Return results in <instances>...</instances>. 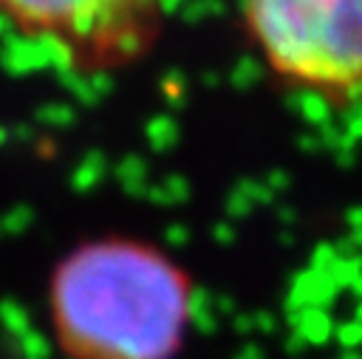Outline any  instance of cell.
Returning <instances> with one entry per match:
<instances>
[{"mask_svg": "<svg viewBox=\"0 0 362 359\" xmlns=\"http://www.w3.org/2000/svg\"><path fill=\"white\" fill-rule=\"evenodd\" d=\"M266 73L331 110L362 102V0H238Z\"/></svg>", "mask_w": 362, "mask_h": 359, "instance_id": "2", "label": "cell"}, {"mask_svg": "<svg viewBox=\"0 0 362 359\" xmlns=\"http://www.w3.org/2000/svg\"><path fill=\"white\" fill-rule=\"evenodd\" d=\"M189 308L181 266L130 237L74 249L48 286V319L68 359H173Z\"/></svg>", "mask_w": 362, "mask_h": 359, "instance_id": "1", "label": "cell"}, {"mask_svg": "<svg viewBox=\"0 0 362 359\" xmlns=\"http://www.w3.org/2000/svg\"><path fill=\"white\" fill-rule=\"evenodd\" d=\"M0 25L74 76H107L153 54L167 0H0Z\"/></svg>", "mask_w": 362, "mask_h": 359, "instance_id": "3", "label": "cell"}]
</instances>
